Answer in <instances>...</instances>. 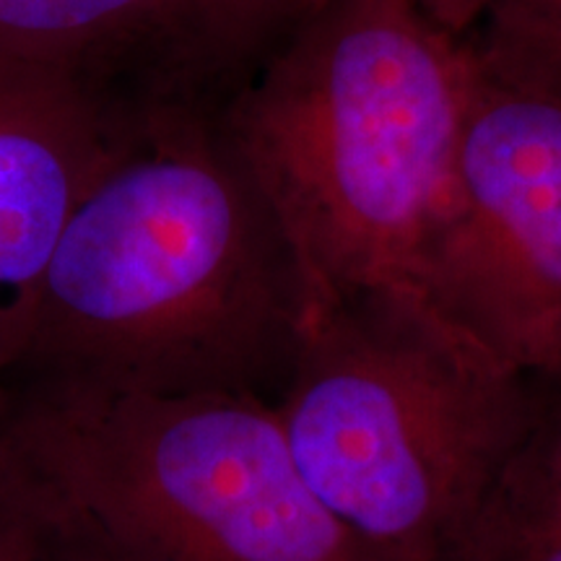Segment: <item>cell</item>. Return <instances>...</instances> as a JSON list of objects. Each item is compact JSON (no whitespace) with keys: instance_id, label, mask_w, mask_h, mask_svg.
I'll list each match as a JSON object with an SVG mask.
<instances>
[{"instance_id":"cell-12","label":"cell","mask_w":561,"mask_h":561,"mask_svg":"<svg viewBox=\"0 0 561 561\" xmlns=\"http://www.w3.org/2000/svg\"><path fill=\"white\" fill-rule=\"evenodd\" d=\"M411 3L442 30L460 37L473 21L489 13L494 0H411Z\"/></svg>"},{"instance_id":"cell-8","label":"cell","mask_w":561,"mask_h":561,"mask_svg":"<svg viewBox=\"0 0 561 561\" xmlns=\"http://www.w3.org/2000/svg\"><path fill=\"white\" fill-rule=\"evenodd\" d=\"M458 561H561V489L543 434Z\"/></svg>"},{"instance_id":"cell-3","label":"cell","mask_w":561,"mask_h":561,"mask_svg":"<svg viewBox=\"0 0 561 561\" xmlns=\"http://www.w3.org/2000/svg\"><path fill=\"white\" fill-rule=\"evenodd\" d=\"M523 371L416 294L305 312L273 401L307 489L382 561H458L536 445Z\"/></svg>"},{"instance_id":"cell-10","label":"cell","mask_w":561,"mask_h":561,"mask_svg":"<svg viewBox=\"0 0 561 561\" xmlns=\"http://www.w3.org/2000/svg\"><path fill=\"white\" fill-rule=\"evenodd\" d=\"M476 55L512 81L561 102V0H494Z\"/></svg>"},{"instance_id":"cell-2","label":"cell","mask_w":561,"mask_h":561,"mask_svg":"<svg viewBox=\"0 0 561 561\" xmlns=\"http://www.w3.org/2000/svg\"><path fill=\"white\" fill-rule=\"evenodd\" d=\"M473 45L411 0H325L257 62L224 140L268 203L305 312L421 294Z\"/></svg>"},{"instance_id":"cell-5","label":"cell","mask_w":561,"mask_h":561,"mask_svg":"<svg viewBox=\"0 0 561 561\" xmlns=\"http://www.w3.org/2000/svg\"><path fill=\"white\" fill-rule=\"evenodd\" d=\"M421 294L507 367L561 371V102L476 47Z\"/></svg>"},{"instance_id":"cell-7","label":"cell","mask_w":561,"mask_h":561,"mask_svg":"<svg viewBox=\"0 0 561 561\" xmlns=\"http://www.w3.org/2000/svg\"><path fill=\"white\" fill-rule=\"evenodd\" d=\"M170 13L172 0H0V62L81 70Z\"/></svg>"},{"instance_id":"cell-6","label":"cell","mask_w":561,"mask_h":561,"mask_svg":"<svg viewBox=\"0 0 561 561\" xmlns=\"http://www.w3.org/2000/svg\"><path fill=\"white\" fill-rule=\"evenodd\" d=\"M125 136L79 68L0 62V403L62 229Z\"/></svg>"},{"instance_id":"cell-9","label":"cell","mask_w":561,"mask_h":561,"mask_svg":"<svg viewBox=\"0 0 561 561\" xmlns=\"http://www.w3.org/2000/svg\"><path fill=\"white\" fill-rule=\"evenodd\" d=\"M325 0H172L178 19L201 50L227 66L263 60Z\"/></svg>"},{"instance_id":"cell-1","label":"cell","mask_w":561,"mask_h":561,"mask_svg":"<svg viewBox=\"0 0 561 561\" xmlns=\"http://www.w3.org/2000/svg\"><path fill=\"white\" fill-rule=\"evenodd\" d=\"M305 286L224 136L128 133L70 216L11 388L252 396L284 388Z\"/></svg>"},{"instance_id":"cell-4","label":"cell","mask_w":561,"mask_h":561,"mask_svg":"<svg viewBox=\"0 0 561 561\" xmlns=\"http://www.w3.org/2000/svg\"><path fill=\"white\" fill-rule=\"evenodd\" d=\"M0 439L76 561H382L307 489L261 398L11 388Z\"/></svg>"},{"instance_id":"cell-11","label":"cell","mask_w":561,"mask_h":561,"mask_svg":"<svg viewBox=\"0 0 561 561\" xmlns=\"http://www.w3.org/2000/svg\"><path fill=\"white\" fill-rule=\"evenodd\" d=\"M0 561H76L39 481L0 439Z\"/></svg>"},{"instance_id":"cell-13","label":"cell","mask_w":561,"mask_h":561,"mask_svg":"<svg viewBox=\"0 0 561 561\" xmlns=\"http://www.w3.org/2000/svg\"><path fill=\"white\" fill-rule=\"evenodd\" d=\"M551 466H553V473H557V481L561 489V437L551 445Z\"/></svg>"}]
</instances>
